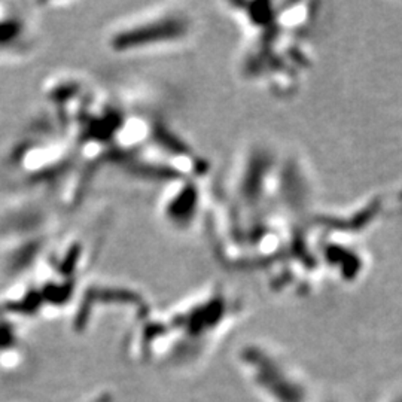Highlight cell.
<instances>
[{
    "label": "cell",
    "mask_w": 402,
    "mask_h": 402,
    "mask_svg": "<svg viewBox=\"0 0 402 402\" xmlns=\"http://www.w3.org/2000/svg\"><path fill=\"white\" fill-rule=\"evenodd\" d=\"M206 181L185 179L166 185L158 212L171 228L188 231L200 221L205 222L212 197V186H206Z\"/></svg>",
    "instance_id": "2"
},
{
    "label": "cell",
    "mask_w": 402,
    "mask_h": 402,
    "mask_svg": "<svg viewBox=\"0 0 402 402\" xmlns=\"http://www.w3.org/2000/svg\"><path fill=\"white\" fill-rule=\"evenodd\" d=\"M197 21L182 4H155L117 18L105 33V46L118 57L171 54L193 45Z\"/></svg>",
    "instance_id": "1"
}]
</instances>
